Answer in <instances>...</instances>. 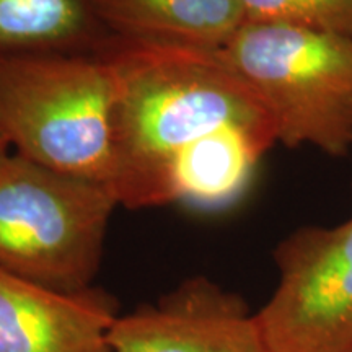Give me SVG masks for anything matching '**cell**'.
Wrapping results in <instances>:
<instances>
[{
	"label": "cell",
	"instance_id": "11",
	"mask_svg": "<svg viewBox=\"0 0 352 352\" xmlns=\"http://www.w3.org/2000/svg\"><path fill=\"white\" fill-rule=\"evenodd\" d=\"M246 21L294 25L352 38V0H240Z\"/></svg>",
	"mask_w": 352,
	"mask_h": 352
},
{
	"label": "cell",
	"instance_id": "5",
	"mask_svg": "<svg viewBox=\"0 0 352 352\" xmlns=\"http://www.w3.org/2000/svg\"><path fill=\"white\" fill-rule=\"evenodd\" d=\"M279 283L254 314L266 352H352V217L277 245Z\"/></svg>",
	"mask_w": 352,
	"mask_h": 352
},
{
	"label": "cell",
	"instance_id": "8",
	"mask_svg": "<svg viewBox=\"0 0 352 352\" xmlns=\"http://www.w3.org/2000/svg\"><path fill=\"white\" fill-rule=\"evenodd\" d=\"M113 36L220 50L245 23L240 0H94Z\"/></svg>",
	"mask_w": 352,
	"mask_h": 352
},
{
	"label": "cell",
	"instance_id": "10",
	"mask_svg": "<svg viewBox=\"0 0 352 352\" xmlns=\"http://www.w3.org/2000/svg\"><path fill=\"white\" fill-rule=\"evenodd\" d=\"M109 36L94 0H0V56L90 54Z\"/></svg>",
	"mask_w": 352,
	"mask_h": 352
},
{
	"label": "cell",
	"instance_id": "6",
	"mask_svg": "<svg viewBox=\"0 0 352 352\" xmlns=\"http://www.w3.org/2000/svg\"><path fill=\"white\" fill-rule=\"evenodd\" d=\"M108 342L113 352H266L248 303L202 276L118 315Z\"/></svg>",
	"mask_w": 352,
	"mask_h": 352
},
{
	"label": "cell",
	"instance_id": "1",
	"mask_svg": "<svg viewBox=\"0 0 352 352\" xmlns=\"http://www.w3.org/2000/svg\"><path fill=\"white\" fill-rule=\"evenodd\" d=\"M100 51L116 78L111 191L120 206L170 204L176 158L223 127H245L277 142L270 114L219 50L111 34Z\"/></svg>",
	"mask_w": 352,
	"mask_h": 352
},
{
	"label": "cell",
	"instance_id": "2",
	"mask_svg": "<svg viewBox=\"0 0 352 352\" xmlns=\"http://www.w3.org/2000/svg\"><path fill=\"white\" fill-rule=\"evenodd\" d=\"M116 78L103 52L0 56V132L28 160L111 189Z\"/></svg>",
	"mask_w": 352,
	"mask_h": 352
},
{
	"label": "cell",
	"instance_id": "7",
	"mask_svg": "<svg viewBox=\"0 0 352 352\" xmlns=\"http://www.w3.org/2000/svg\"><path fill=\"white\" fill-rule=\"evenodd\" d=\"M118 315L103 289L60 292L0 270V352H113Z\"/></svg>",
	"mask_w": 352,
	"mask_h": 352
},
{
	"label": "cell",
	"instance_id": "4",
	"mask_svg": "<svg viewBox=\"0 0 352 352\" xmlns=\"http://www.w3.org/2000/svg\"><path fill=\"white\" fill-rule=\"evenodd\" d=\"M116 196L101 183L0 157V270L60 292L94 287Z\"/></svg>",
	"mask_w": 352,
	"mask_h": 352
},
{
	"label": "cell",
	"instance_id": "12",
	"mask_svg": "<svg viewBox=\"0 0 352 352\" xmlns=\"http://www.w3.org/2000/svg\"><path fill=\"white\" fill-rule=\"evenodd\" d=\"M10 151H12L10 145H8L7 139L3 138V134H2V132H0V157H3L7 152H10Z\"/></svg>",
	"mask_w": 352,
	"mask_h": 352
},
{
	"label": "cell",
	"instance_id": "3",
	"mask_svg": "<svg viewBox=\"0 0 352 352\" xmlns=\"http://www.w3.org/2000/svg\"><path fill=\"white\" fill-rule=\"evenodd\" d=\"M270 114L277 142L333 157L352 147V38L245 21L219 50Z\"/></svg>",
	"mask_w": 352,
	"mask_h": 352
},
{
	"label": "cell",
	"instance_id": "9",
	"mask_svg": "<svg viewBox=\"0 0 352 352\" xmlns=\"http://www.w3.org/2000/svg\"><path fill=\"white\" fill-rule=\"evenodd\" d=\"M276 139L245 127H223L206 135L176 158L168 202L219 210L243 196L254 170Z\"/></svg>",
	"mask_w": 352,
	"mask_h": 352
}]
</instances>
